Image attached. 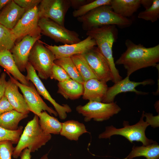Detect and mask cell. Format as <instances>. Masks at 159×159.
I'll list each match as a JSON object with an SVG mask.
<instances>
[{
	"instance_id": "obj_1",
	"label": "cell",
	"mask_w": 159,
	"mask_h": 159,
	"mask_svg": "<svg viewBox=\"0 0 159 159\" xmlns=\"http://www.w3.org/2000/svg\"><path fill=\"white\" fill-rule=\"evenodd\" d=\"M126 47L115 62L122 65L127 71V76L140 69L150 67H156L159 62V44L146 47L139 44H136L130 39L125 42Z\"/></svg>"
},
{
	"instance_id": "obj_2",
	"label": "cell",
	"mask_w": 159,
	"mask_h": 159,
	"mask_svg": "<svg viewBox=\"0 0 159 159\" xmlns=\"http://www.w3.org/2000/svg\"><path fill=\"white\" fill-rule=\"evenodd\" d=\"M86 35L95 40L98 49L108 62L113 76L112 82L115 83L122 79L116 67L113 55L112 47L118 35L116 26L94 27L87 31Z\"/></svg>"
},
{
	"instance_id": "obj_3",
	"label": "cell",
	"mask_w": 159,
	"mask_h": 159,
	"mask_svg": "<svg viewBox=\"0 0 159 159\" xmlns=\"http://www.w3.org/2000/svg\"><path fill=\"white\" fill-rule=\"evenodd\" d=\"M77 19L81 23L82 29L87 31L94 27L109 25L124 28L130 26L132 23L129 18L116 14L109 5L97 7Z\"/></svg>"
},
{
	"instance_id": "obj_4",
	"label": "cell",
	"mask_w": 159,
	"mask_h": 159,
	"mask_svg": "<svg viewBox=\"0 0 159 159\" xmlns=\"http://www.w3.org/2000/svg\"><path fill=\"white\" fill-rule=\"evenodd\" d=\"M50 134H46L41 129L39 123L38 116L35 115L33 118L27 123L15 147L12 157L17 159L25 148L31 153L38 150L51 139Z\"/></svg>"
},
{
	"instance_id": "obj_5",
	"label": "cell",
	"mask_w": 159,
	"mask_h": 159,
	"mask_svg": "<svg viewBox=\"0 0 159 159\" xmlns=\"http://www.w3.org/2000/svg\"><path fill=\"white\" fill-rule=\"evenodd\" d=\"M144 111H143L139 121L136 124L130 125L128 122L124 121L123 127L117 128L112 125L107 126L105 130L100 134L99 139L110 138L113 135L122 136L131 143L134 141L140 142L143 145H147L154 142L152 139L148 138L145 134V131L147 127L150 125L145 120H144Z\"/></svg>"
},
{
	"instance_id": "obj_6",
	"label": "cell",
	"mask_w": 159,
	"mask_h": 159,
	"mask_svg": "<svg viewBox=\"0 0 159 159\" xmlns=\"http://www.w3.org/2000/svg\"><path fill=\"white\" fill-rule=\"evenodd\" d=\"M56 59L53 53L40 40L34 43L30 52L28 62L38 73L39 78L46 80L50 77L54 62Z\"/></svg>"
},
{
	"instance_id": "obj_7",
	"label": "cell",
	"mask_w": 159,
	"mask_h": 159,
	"mask_svg": "<svg viewBox=\"0 0 159 159\" xmlns=\"http://www.w3.org/2000/svg\"><path fill=\"white\" fill-rule=\"evenodd\" d=\"M76 109L78 113L84 117L86 122L92 119L97 122L107 120L118 113L121 110L114 102L105 103L96 101H89L84 105H79Z\"/></svg>"
},
{
	"instance_id": "obj_8",
	"label": "cell",
	"mask_w": 159,
	"mask_h": 159,
	"mask_svg": "<svg viewBox=\"0 0 159 159\" xmlns=\"http://www.w3.org/2000/svg\"><path fill=\"white\" fill-rule=\"evenodd\" d=\"M38 25L41 33L50 37L57 42L64 44L77 43L80 41L79 34L76 32L70 30L51 20L42 18L39 19Z\"/></svg>"
},
{
	"instance_id": "obj_9",
	"label": "cell",
	"mask_w": 159,
	"mask_h": 159,
	"mask_svg": "<svg viewBox=\"0 0 159 159\" xmlns=\"http://www.w3.org/2000/svg\"><path fill=\"white\" fill-rule=\"evenodd\" d=\"M71 6L70 0H41L38 6L39 19H49L64 26L65 17Z\"/></svg>"
},
{
	"instance_id": "obj_10",
	"label": "cell",
	"mask_w": 159,
	"mask_h": 159,
	"mask_svg": "<svg viewBox=\"0 0 159 159\" xmlns=\"http://www.w3.org/2000/svg\"><path fill=\"white\" fill-rule=\"evenodd\" d=\"M6 72L21 90L30 111L38 116L43 110L47 111L51 115L58 116L56 111L48 106L43 100L32 83L30 82L29 85L22 84L12 77L9 73Z\"/></svg>"
},
{
	"instance_id": "obj_11",
	"label": "cell",
	"mask_w": 159,
	"mask_h": 159,
	"mask_svg": "<svg viewBox=\"0 0 159 159\" xmlns=\"http://www.w3.org/2000/svg\"><path fill=\"white\" fill-rule=\"evenodd\" d=\"M98 80L107 83L113 77L109 64L97 47L94 46L82 54Z\"/></svg>"
},
{
	"instance_id": "obj_12",
	"label": "cell",
	"mask_w": 159,
	"mask_h": 159,
	"mask_svg": "<svg viewBox=\"0 0 159 159\" xmlns=\"http://www.w3.org/2000/svg\"><path fill=\"white\" fill-rule=\"evenodd\" d=\"M38 6L26 11L11 31L16 40L29 35L41 38Z\"/></svg>"
},
{
	"instance_id": "obj_13",
	"label": "cell",
	"mask_w": 159,
	"mask_h": 159,
	"mask_svg": "<svg viewBox=\"0 0 159 159\" xmlns=\"http://www.w3.org/2000/svg\"><path fill=\"white\" fill-rule=\"evenodd\" d=\"M26 69L27 71L26 77L27 80L33 84L39 95H42L44 99L52 104L59 118L62 120L65 119L67 117V113L72 111L70 106L67 104L60 105L52 97L38 76L36 71L29 62L26 65Z\"/></svg>"
},
{
	"instance_id": "obj_14",
	"label": "cell",
	"mask_w": 159,
	"mask_h": 159,
	"mask_svg": "<svg viewBox=\"0 0 159 159\" xmlns=\"http://www.w3.org/2000/svg\"><path fill=\"white\" fill-rule=\"evenodd\" d=\"M44 44L53 53L56 59L70 57L77 54H82L96 46L95 40L90 36H88L83 40L74 44L59 46L49 45L44 42Z\"/></svg>"
},
{
	"instance_id": "obj_15",
	"label": "cell",
	"mask_w": 159,
	"mask_h": 159,
	"mask_svg": "<svg viewBox=\"0 0 159 159\" xmlns=\"http://www.w3.org/2000/svg\"><path fill=\"white\" fill-rule=\"evenodd\" d=\"M129 77L127 76L124 79L114 83L112 86L108 87L102 102L109 103L114 102L115 97L122 92H133L137 95L148 94V92L137 90L136 87L141 85L144 86L152 85L155 83L154 81L151 79H147L140 82L131 81L129 79Z\"/></svg>"
},
{
	"instance_id": "obj_16",
	"label": "cell",
	"mask_w": 159,
	"mask_h": 159,
	"mask_svg": "<svg viewBox=\"0 0 159 159\" xmlns=\"http://www.w3.org/2000/svg\"><path fill=\"white\" fill-rule=\"evenodd\" d=\"M41 38L27 35L14 44L10 50L15 63L21 72L26 70L31 50L36 42Z\"/></svg>"
},
{
	"instance_id": "obj_17",
	"label": "cell",
	"mask_w": 159,
	"mask_h": 159,
	"mask_svg": "<svg viewBox=\"0 0 159 159\" xmlns=\"http://www.w3.org/2000/svg\"><path fill=\"white\" fill-rule=\"evenodd\" d=\"M83 85L84 100L102 102L108 88L107 83L92 78L84 82Z\"/></svg>"
},
{
	"instance_id": "obj_18",
	"label": "cell",
	"mask_w": 159,
	"mask_h": 159,
	"mask_svg": "<svg viewBox=\"0 0 159 159\" xmlns=\"http://www.w3.org/2000/svg\"><path fill=\"white\" fill-rule=\"evenodd\" d=\"M25 12L24 9L11 0L0 12V24L12 30Z\"/></svg>"
},
{
	"instance_id": "obj_19",
	"label": "cell",
	"mask_w": 159,
	"mask_h": 159,
	"mask_svg": "<svg viewBox=\"0 0 159 159\" xmlns=\"http://www.w3.org/2000/svg\"><path fill=\"white\" fill-rule=\"evenodd\" d=\"M18 87L10 79L7 81L4 95L14 110L22 113L28 114L30 112L25 100L19 92Z\"/></svg>"
},
{
	"instance_id": "obj_20",
	"label": "cell",
	"mask_w": 159,
	"mask_h": 159,
	"mask_svg": "<svg viewBox=\"0 0 159 159\" xmlns=\"http://www.w3.org/2000/svg\"><path fill=\"white\" fill-rule=\"evenodd\" d=\"M0 66L5 69L6 72L11 74L14 78L22 84L29 85V81L23 75L16 66L12 54L9 50L0 51Z\"/></svg>"
},
{
	"instance_id": "obj_21",
	"label": "cell",
	"mask_w": 159,
	"mask_h": 159,
	"mask_svg": "<svg viewBox=\"0 0 159 159\" xmlns=\"http://www.w3.org/2000/svg\"><path fill=\"white\" fill-rule=\"evenodd\" d=\"M57 86V93L67 100H76L83 94V85L71 79L58 82Z\"/></svg>"
},
{
	"instance_id": "obj_22",
	"label": "cell",
	"mask_w": 159,
	"mask_h": 159,
	"mask_svg": "<svg viewBox=\"0 0 159 159\" xmlns=\"http://www.w3.org/2000/svg\"><path fill=\"white\" fill-rule=\"evenodd\" d=\"M110 6L116 14L129 18L137 11L141 4L140 0H111Z\"/></svg>"
},
{
	"instance_id": "obj_23",
	"label": "cell",
	"mask_w": 159,
	"mask_h": 159,
	"mask_svg": "<svg viewBox=\"0 0 159 159\" xmlns=\"http://www.w3.org/2000/svg\"><path fill=\"white\" fill-rule=\"evenodd\" d=\"M87 133L89 132L83 123L72 120L62 122L59 134L69 140L77 141L81 135Z\"/></svg>"
},
{
	"instance_id": "obj_24",
	"label": "cell",
	"mask_w": 159,
	"mask_h": 159,
	"mask_svg": "<svg viewBox=\"0 0 159 159\" xmlns=\"http://www.w3.org/2000/svg\"><path fill=\"white\" fill-rule=\"evenodd\" d=\"M144 156L146 159H159V145L154 141L147 145L134 146L129 154L123 159H133L134 158Z\"/></svg>"
},
{
	"instance_id": "obj_25",
	"label": "cell",
	"mask_w": 159,
	"mask_h": 159,
	"mask_svg": "<svg viewBox=\"0 0 159 159\" xmlns=\"http://www.w3.org/2000/svg\"><path fill=\"white\" fill-rule=\"evenodd\" d=\"M38 116L39 125L44 132L50 135L60 134L62 122L57 118L50 115L46 111L42 112Z\"/></svg>"
},
{
	"instance_id": "obj_26",
	"label": "cell",
	"mask_w": 159,
	"mask_h": 159,
	"mask_svg": "<svg viewBox=\"0 0 159 159\" xmlns=\"http://www.w3.org/2000/svg\"><path fill=\"white\" fill-rule=\"evenodd\" d=\"M28 116V114L14 110L8 111L0 116V127L9 130H16L19 122Z\"/></svg>"
},
{
	"instance_id": "obj_27",
	"label": "cell",
	"mask_w": 159,
	"mask_h": 159,
	"mask_svg": "<svg viewBox=\"0 0 159 159\" xmlns=\"http://www.w3.org/2000/svg\"><path fill=\"white\" fill-rule=\"evenodd\" d=\"M54 63L62 67L70 79L83 84L84 82L71 57L56 59Z\"/></svg>"
},
{
	"instance_id": "obj_28",
	"label": "cell",
	"mask_w": 159,
	"mask_h": 159,
	"mask_svg": "<svg viewBox=\"0 0 159 159\" xmlns=\"http://www.w3.org/2000/svg\"><path fill=\"white\" fill-rule=\"evenodd\" d=\"M84 82L92 78H97L82 54L70 57Z\"/></svg>"
},
{
	"instance_id": "obj_29",
	"label": "cell",
	"mask_w": 159,
	"mask_h": 159,
	"mask_svg": "<svg viewBox=\"0 0 159 159\" xmlns=\"http://www.w3.org/2000/svg\"><path fill=\"white\" fill-rule=\"evenodd\" d=\"M16 40L11 30L0 24V51H10Z\"/></svg>"
},
{
	"instance_id": "obj_30",
	"label": "cell",
	"mask_w": 159,
	"mask_h": 159,
	"mask_svg": "<svg viewBox=\"0 0 159 159\" xmlns=\"http://www.w3.org/2000/svg\"><path fill=\"white\" fill-rule=\"evenodd\" d=\"M111 0H92L90 2L81 6L78 9L74 10L72 12V16L74 17L77 18L85 14L100 6L103 5H110Z\"/></svg>"
},
{
	"instance_id": "obj_31",
	"label": "cell",
	"mask_w": 159,
	"mask_h": 159,
	"mask_svg": "<svg viewBox=\"0 0 159 159\" xmlns=\"http://www.w3.org/2000/svg\"><path fill=\"white\" fill-rule=\"evenodd\" d=\"M138 18L153 23L159 18V0H153L152 6L148 9L140 12Z\"/></svg>"
},
{
	"instance_id": "obj_32",
	"label": "cell",
	"mask_w": 159,
	"mask_h": 159,
	"mask_svg": "<svg viewBox=\"0 0 159 159\" xmlns=\"http://www.w3.org/2000/svg\"><path fill=\"white\" fill-rule=\"evenodd\" d=\"M23 127H19L15 130H9L0 127V141L9 140L13 144H17L23 132Z\"/></svg>"
},
{
	"instance_id": "obj_33",
	"label": "cell",
	"mask_w": 159,
	"mask_h": 159,
	"mask_svg": "<svg viewBox=\"0 0 159 159\" xmlns=\"http://www.w3.org/2000/svg\"><path fill=\"white\" fill-rule=\"evenodd\" d=\"M10 141H0V159H12L15 147Z\"/></svg>"
},
{
	"instance_id": "obj_34",
	"label": "cell",
	"mask_w": 159,
	"mask_h": 159,
	"mask_svg": "<svg viewBox=\"0 0 159 159\" xmlns=\"http://www.w3.org/2000/svg\"><path fill=\"white\" fill-rule=\"evenodd\" d=\"M50 78L62 82L70 79L65 71L61 67L54 63L51 70Z\"/></svg>"
},
{
	"instance_id": "obj_35",
	"label": "cell",
	"mask_w": 159,
	"mask_h": 159,
	"mask_svg": "<svg viewBox=\"0 0 159 159\" xmlns=\"http://www.w3.org/2000/svg\"><path fill=\"white\" fill-rule=\"evenodd\" d=\"M13 1L20 7L24 9L26 12L36 6H38L41 0H13Z\"/></svg>"
},
{
	"instance_id": "obj_36",
	"label": "cell",
	"mask_w": 159,
	"mask_h": 159,
	"mask_svg": "<svg viewBox=\"0 0 159 159\" xmlns=\"http://www.w3.org/2000/svg\"><path fill=\"white\" fill-rule=\"evenodd\" d=\"M14 110L6 98L4 96L0 100V116L8 111Z\"/></svg>"
},
{
	"instance_id": "obj_37",
	"label": "cell",
	"mask_w": 159,
	"mask_h": 159,
	"mask_svg": "<svg viewBox=\"0 0 159 159\" xmlns=\"http://www.w3.org/2000/svg\"><path fill=\"white\" fill-rule=\"evenodd\" d=\"M6 74L4 72L0 77V100L4 96L7 81L6 80Z\"/></svg>"
},
{
	"instance_id": "obj_38",
	"label": "cell",
	"mask_w": 159,
	"mask_h": 159,
	"mask_svg": "<svg viewBox=\"0 0 159 159\" xmlns=\"http://www.w3.org/2000/svg\"><path fill=\"white\" fill-rule=\"evenodd\" d=\"M90 0H70L71 6L74 10L91 2Z\"/></svg>"
},
{
	"instance_id": "obj_39",
	"label": "cell",
	"mask_w": 159,
	"mask_h": 159,
	"mask_svg": "<svg viewBox=\"0 0 159 159\" xmlns=\"http://www.w3.org/2000/svg\"><path fill=\"white\" fill-rule=\"evenodd\" d=\"M31 152L29 149L25 148L21 152L20 157L21 159H31Z\"/></svg>"
},
{
	"instance_id": "obj_40",
	"label": "cell",
	"mask_w": 159,
	"mask_h": 159,
	"mask_svg": "<svg viewBox=\"0 0 159 159\" xmlns=\"http://www.w3.org/2000/svg\"><path fill=\"white\" fill-rule=\"evenodd\" d=\"M141 5L147 9L150 7L152 5L153 0H140Z\"/></svg>"
},
{
	"instance_id": "obj_41",
	"label": "cell",
	"mask_w": 159,
	"mask_h": 159,
	"mask_svg": "<svg viewBox=\"0 0 159 159\" xmlns=\"http://www.w3.org/2000/svg\"><path fill=\"white\" fill-rule=\"evenodd\" d=\"M11 0H0V12L3 8Z\"/></svg>"
},
{
	"instance_id": "obj_42",
	"label": "cell",
	"mask_w": 159,
	"mask_h": 159,
	"mask_svg": "<svg viewBox=\"0 0 159 159\" xmlns=\"http://www.w3.org/2000/svg\"><path fill=\"white\" fill-rule=\"evenodd\" d=\"M39 159H49L48 158V154L46 153L44 155Z\"/></svg>"
},
{
	"instance_id": "obj_43",
	"label": "cell",
	"mask_w": 159,
	"mask_h": 159,
	"mask_svg": "<svg viewBox=\"0 0 159 159\" xmlns=\"http://www.w3.org/2000/svg\"><path fill=\"white\" fill-rule=\"evenodd\" d=\"M1 72V69L0 68V72Z\"/></svg>"
}]
</instances>
